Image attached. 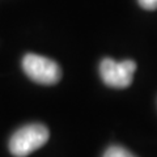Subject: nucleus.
<instances>
[{
	"label": "nucleus",
	"mask_w": 157,
	"mask_h": 157,
	"mask_svg": "<svg viewBox=\"0 0 157 157\" xmlns=\"http://www.w3.org/2000/svg\"><path fill=\"white\" fill-rule=\"evenodd\" d=\"M48 137L50 132L45 124L30 123L14 132L9 139L8 147L14 157H26L45 145Z\"/></svg>",
	"instance_id": "f257e3e1"
},
{
	"label": "nucleus",
	"mask_w": 157,
	"mask_h": 157,
	"mask_svg": "<svg viewBox=\"0 0 157 157\" xmlns=\"http://www.w3.org/2000/svg\"><path fill=\"white\" fill-rule=\"evenodd\" d=\"M22 70L30 80L41 85H54L62 78V70L58 63L37 54L24 56Z\"/></svg>",
	"instance_id": "f03ea898"
},
{
	"label": "nucleus",
	"mask_w": 157,
	"mask_h": 157,
	"mask_svg": "<svg viewBox=\"0 0 157 157\" xmlns=\"http://www.w3.org/2000/svg\"><path fill=\"white\" fill-rule=\"evenodd\" d=\"M136 63L134 60L115 62L114 59L105 58L100 63V76L107 86L114 89H124L132 84Z\"/></svg>",
	"instance_id": "7ed1b4c3"
},
{
	"label": "nucleus",
	"mask_w": 157,
	"mask_h": 157,
	"mask_svg": "<svg viewBox=\"0 0 157 157\" xmlns=\"http://www.w3.org/2000/svg\"><path fill=\"white\" fill-rule=\"evenodd\" d=\"M102 157H136V156L132 155L128 149H126L121 145H111L105 151Z\"/></svg>",
	"instance_id": "20e7f679"
},
{
	"label": "nucleus",
	"mask_w": 157,
	"mask_h": 157,
	"mask_svg": "<svg viewBox=\"0 0 157 157\" xmlns=\"http://www.w3.org/2000/svg\"><path fill=\"white\" fill-rule=\"evenodd\" d=\"M139 6L147 11H155L157 9V0H137Z\"/></svg>",
	"instance_id": "39448f33"
}]
</instances>
